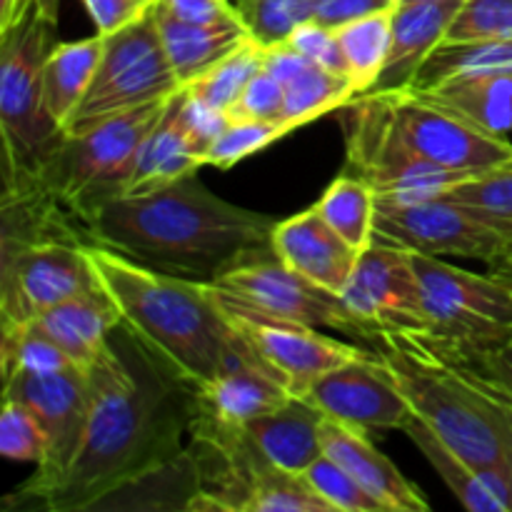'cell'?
<instances>
[{
    "label": "cell",
    "mask_w": 512,
    "mask_h": 512,
    "mask_svg": "<svg viewBox=\"0 0 512 512\" xmlns=\"http://www.w3.org/2000/svg\"><path fill=\"white\" fill-rule=\"evenodd\" d=\"M90 413L68 468L23 508L80 512L108 508L120 493L185 455L193 395L125 325L88 373Z\"/></svg>",
    "instance_id": "cell-1"
},
{
    "label": "cell",
    "mask_w": 512,
    "mask_h": 512,
    "mask_svg": "<svg viewBox=\"0 0 512 512\" xmlns=\"http://www.w3.org/2000/svg\"><path fill=\"white\" fill-rule=\"evenodd\" d=\"M278 220L218 198L190 173L143 195H120L95 213V243L133 263L213 285L238 265L275 255Z\"/></svg>",
    "instance_id": "cell-2"
},
{
    "label": "cell",
    "mask_w": 512,
    "mask_h": 512,
    "mask_svg": "<svg viewBox=\"0 0 512 512\" xmlns=\"http://www.w3.org/2000/svg\"><path fill=\"white\" fill-rule=\"evenodd\" d=\"M368 348L388 365L413 413L468 460L512 512V393L423 333L380 330Z\"/></svg>",
    "instance_id": "cell-3"
},
{
    "label": "cell",
    "mask_w": 512,
    "mask_h": 512,
    "mask_svg": "<svg viewBox=\"0 0 512 512\" xmlns=\"http://www.w3.org/2000/svg\"><path fill=\"white\" fill-rule=\"evenodd\" d=\"M88 258L125 328L188 388L213 383L238 365L273 373L208 285L155 273L100 243H88Z\"/></svg>",
    "instance_id": "cell-4"
},
{
    "label": "cell",
    "mask_w": 512,
    "mask_h": 512,
    "mask_svg": "<svg viewBox=\"0 0 512 512\" xmlns=\"http://www.w3.org/2000/svg\"><path fill=\"white\" fill-rule=\"evenodd\" d=\"M188 455L198 480L188 510L333 512L303 475L288 473L265 458L243 428L193 413Z\"/></svg>",
    "instance_id": "cell-5"
},
{
    "label": "cell",
    "mask_w": 512,
    "mask_h": 512,
    "mask_svg": "<svg viewBox=\"0 0 512 512\" xmlns=\"http://www.w3.org/2000/svg\"><path fill=\"white\" fill-rule=\"evenodd\" d=\"M55 25L28 0L20 18L0 33V138L3 185L38 178L40 165L65 138L43 100V65Z\"/></svg>",
    "instance_id": "cell-6"
},
{
    "label": "cell",
    "mask_w": 512,
    "mask_h": 512,
    "mask_svg": "<svg viewBox=\"0 0 512 512\" xmlns=\"http://www.w3.org/2000/svg\"><path fill=\"white\" fill-rule=\"evenodd\" d=\"M168 100H155L100 120L83 133L65 135L40 165L35 180L88 228L103 205L128 193L140 145L163 118Z\"/></svg>",
    "instance_id": "cell-7"
},
{
    "label": "cell",
    "mask_w": 512,
    "mask_h": 512,
    "mask_svg": "<svg viewBox=\"0 0 512 512\" xmlns=\"http://www.w3.org/2000/svg\"><path fill=\"white\" fill-rule=\"evenodd\" d=\"M418 280L425 333L453 353L478 358L512 338V285L488 275L455 268L443 258L410 253Z\"/></svg>",
    "instance_id": "cell-8"
},
{
    "label": "cell",
    "mask_w": 512,
    "mask_h": 512,
    "mask_svg": "<svg viewBox=\"0 0 512 512\" xmlns=\"http://www.w3.org/2000/svg\"><path fill=\"white\" fill-rule=\"evenodd\" d=\"M345 110V170L363 178L378 198L415 203L445 195L460 180L470 178L415 153L400 135L385 95H360Z\"/></svg>",
    "instance_id": "cell-9"
},
{
    "label": "cell",
    "mask_w": 512,
    "mask_h": 512,
    "mask_svg": "<svg viewBox=\"0 0 512 512\" xmlns=\"http://www.w3.org/2000/svg\"><path fill=\"white\" fill-rule=\"evenodd\" d=\"M178 90L180 83L170 68L150 5L133 23L103 35V55L93 83L63 133H83L100 120L170 98Z\"/></svg>",
    "instance_id": "cell-10"
},
{
    "label": "cell",
    "mask_w": 512,
    "mask_h": 512,
    "mask_svg": "<svg viewBox=\"0 0 512 512\" xmlns=\"http://www.w3.org/2000/svg\"><path fill=\"white\" fill-rule=\"evenodd\" d=\"M98 285L88 240L75 235H0V328L35 320Z\"/></svg>",
    "instance_id": "cell-11"
},
{
    "label": "cell",
    "mask_w": 512,
    "mask_h": 512,
    "mask_svg": "<svg viewBox=\"0 0 512 512\" xmlns=\"http://www.w3.org/2000/svg\"><path fill=\"white\" fill-rule=\"evenodd\" d=\"M90 378L78 368H65L58 373H13L3 378V398L18 400L38 418L40 428L48 435V458L35 468V473L15 488L5 500V508H23L35 493L48 488L70 465L83 440L85 423L90 413Z\"/></svg>",
    "instance_id": "cell-12"
},
{
    "label": "cell",
    "mask_w": 512,
    "mask_h": 512,
    "mask_svg": "<svg viewBox=\"0 0 512 512\" xmlns=\"http://www.w3.org/2000/svg\"><path fill=\"white\" fill-rule=\"evenodd\" d=\"M375 238L433 258L453 255V258L483 260L490 268L512 250L498 230L485 225L473 210L445 195L415 200V203L378 198Z\"/></svg>",
    "instance_id": "cell-13"
},
{
    "label": "cell",
    "mask_w": 512,
    "mask_h": 512,
    "mask_svg": "<svg viewBox=\"0 0 512 512\" xmlns=\"http://www.w3.org/2000/svg\"><path fill=\"white\" fill-rule=\"evenodd\" d=\"M213 285L258 313L313 328L338 330L360 338L365 345L373 340V330L348 308L338 293H330L295 273L278 255H265L238 265Z\"/></svg>",
    "instance_id": "cell-14"
},
{
    "label": "cell",
    "mask_w": 512,
    "mask_h": 512,
    "mask_svg": "<svg viewBox=\"0 0 512 512\" xmlns=\"http://www.w3.org/2000/svg\"><path fill=\"white\" fill-rule=\"evenodd\" d=\"M208 288L220 308L230 315L235 328L245 335L255 353L273 368V373L285 380L293 395H300L315 378L368 350L323 335L320 328H313V325L258 313V310L225 295L215 285H208Z\"/></svg>",
    "instance_id": "cell-15"
},
{
    "label": "cell",
    "mask_w": 512,
    "mask_h": 512,
    "mask_svg": "<svg viewBox=\"0 0 512 512\" xmlns=\"http://www.w3.org/2000/svg\"><path fill=\"white\" fill-rule=\"evenodd\" d=\"M385 98L410 148L440 168L475 175L512 158V143L505 135L488 133L445 105L410 90Z\"/></svg>",
    "instance_id": "cell-16"
},
{
    "label": "cell",
    "mask_w": 512,
    "mask_h": 512,
    "mask_svg": "<svg viewBox=\"0 0 512 512\" xmlns=\"http://www.w3.org/2000/svg\"><path fill=\"white\" fill-rule=\"evenodd\" d=\"M328 418L365 430H405L413 418L408 398L375 350L328 370L300 393Z\"/></svg>",
    "instance_id": "cell-17"
},
{
    "label": "cell",
    "mask_w": 512,
    "mask_h": 512,
    "mask_svg": "<svg viewBox=\"0 0 512 512\" xmlns=\"http://www.w3.org/2000/svg\"><path fill=\"white\" fill-rule=\"evenodd\" d=\"M340 298L373 330V338L380 330L425 333L413 258L410 250L400 245L375 238L368 248L360 250Z\"/></svg>",
    "instance_id": "cell-18"
},
{
    "label": "cell",
    "mask_w": 512,
    "mask_h": 512,
    "mask_svg": "<svg viewBox=\"0 0 512 512\" xmlns=\"http://www.w3.org/2000/svg\"><path fill=\"white\" fill-rule=\"evenodd\" d=\"M323 453L343 465L360 488L385 512H428L430 503L418 488L385 458L370 440L368 430L325 415L320 425Z\"/></svg>",
    "instance_id": "cell-19"
},
{
    "label": "cell",
    "mask_w": 512,
    "mask_h": 512,
    "mask_svg": "<svg viewBox=\"0 0 512 512\" xmlns=\"http://www.w3.org/2000/svg\"><path fill=\"white\" fill-rule=\"evenodd\" d=\"M273 250L295 273L338 295L348 285L360 255V250L330 228L318 205L288 220H278L273 230Z\"/></svg>",
    "instance_id": "cell-20"
},
{
    "label": "cell",
    "mask_w": 512,
    "mask_h": 512,
    "mask_svg": "<svg viewBox=\"0 0 512 512\" xmlns=\"http://www.w3.org/2000/svg\"><path fill=\"white\" fill-rule=\"evenodd\" d=\"M463 3L465 0H440V3L395 5L393 20H390L388 60H385L383 73L365 95L405 93L413 88L425 60L448 38L450 25Z\"/></svg>",
    "instance_id": "cell-21"
},
{
    "label": "cell",
    "mask_w": 512,
    "mask_h": 512,
    "mask_svg": "<svg viewBox=\"0 0 512 512\" xmlns=\"http://www.w3.org/2000/svg\"><path fill=\"white\" fill-rule=\"evenodd\" d=\"M33 323L68 355L75 368L90 373L110 335L123 325V315L98 280L93 288L45 310Z\"/></svg>",
    "instance_id": "cell-22"
},
{
    "label": "cell",
    "mask_w": 512,
    "mask_h": 512,
    "mask_svg": "<svg viewBox=\"0 0 512 512\" xmlns=\"http://www.w3.org/2000/svg\"><path fill=\"white\" fill-rule=\"evenodd\" d=\"M190 393L193 413L230 428H245L250 420L278 410L293 395L278 375L255 365H238L213 383L190 388Z\"/></svg>",
    "instance_id": "cell-23"
},
{
    "label": "cell",
    "mask_w": 512,
    "mask_h": 512,
    "mask_svg": "<svg viewBox=\"0 0 512 512\" xmlns=\"http://www.w3.org/2000/svg\"><path fill=\"white\" fill-rule=\"evenodd\" d=\"M325 413L300 395H290L278 410L245 425L255 448L288 473L300 475L323 455L320 425Z\"/></svg>",
    "instance_id": "cell-24"
},
{
    "label": "cell",
    "mask_w": 512,
    "mask_h": 512,
    "mask_svg": "<svg viewBox=\"0 0 512 512\" xmlns=\"http://www.w3.org/2000/svg\"><path fill=\"white\" fill-rule=\"evenodd\" d=\"M200 168L203 165L190 145L188 128L183 120V88H180L178 93L170 95L163 118L140 145L133 178H130L125 195L153 193L185 175L198 173Z\"/></svg>",
    "instance_id": "cell-25"
},
{
    "label": "cell",
    "mask_w": 512,
    "mask_h": 512,
    "mask_svg": "<svg viewBox=\"0 0 512 512\" xmlns=\"http://www.w3.org/2000/svg\"><path fill=\"white\" fill-rule=\"evenodd\" d=\"M155 23H158L160 40H163L165 55L170 60L180 88H188L193 80L208 73L218 60L233 53L243 40L250 38L245 23L230 25H195L175 18L168 10L153 3Z\"/></svg>",
    "instance_id": "cell-26"
},
{
    "label": "cell",
    "mask_w": 512,
    "mask_h": 512,
    "mask_svg": "<svg viewBox=\"0 0 512 512\" xmlns=\"http://www.w3.org/2000/svg\"><path fill=\"white\" fill-rule=\"evenodd\" d=\"M103 55V35L58 43L48 53L43 65V100L50 118L65 128L70 115L88 93Z\"/></svg>",
    "instance_id": "cell-27"
},
{
    "label": "cell",
    "mask_w": 512,
    "mask_h": 512,
    "mask_svg": "<svg viewBox=\"0 0 512 512\" xmlns=\"http://www.w3.org/2000/svg\"><path fill=\"white\" fill-rule=\"evenodd\" d=\"M512 70V38H480L460 43H440L413 83V93L443 88L458 80Z\"/></svg>",
    "instance_id": "cell-28"
},
{
    "label": "cell",
    "mask_w": 512,
    "mask_h": 512,
    "mask_svg": "<svg viewBox=\"0 0 512 512\" xmlns=\"http://www.w3.org/2000/svg\"><path fill=\"white\" fill-rule=\"evenodd\" d=\"M418 95L455 110L488 133L505 135V138L512 133V70L458 80Z\"/></svg>",
    "instance_id": "cell-29"
},
{
    "label": "cell",
    "mask_w": 512,
    "mask_h": 512,
    "mask_svg": "<svg viewBox=\"0 0 512 512\" xmlns=\"http://www.w3.org/2000/svg\"><path fill=\"white\" fill-rule=\"evenodd\" d=\"M415 445H418L420 453L428 458V463L433 465L435 473L443 478V483L448 485L450 493L460 500L468 510L473 512H505L503 503H500L498 495L493 493L488 483L483 480V475H478L473 470V465L468 460L460 458L455 450H450L418 415L408 420L403 430Z\"/></svg>",
    "instance_id": "cell-30"
},
{
    "label": "cell",
    "mask_w": 512,
    "mask_h": 512,
    "mask_svg": "<svg viewBox=\"0 0 512 512\" xmlns=\"http://www.w3.org/2000/svg\"><path fill=\"white\" fill-rule=\"evenodd\" d=\"M355 98L353 80L343 73L308 63L290 83H285V123L293 130L343 110Z\"/></svg>",
    "instance_id": "cell-31"
},
{
    "label": "cell",
    "mask_w": 512,
    "mask_h": 512,
    "mask_svg": "<svg viewBox=\"0 0 512 512\" xmlns=\"http://www.w3.org/2000/svg\"><path fill=\"white\" fill-rule=\"evenodd\" d=\"M375 203V190L345 170L328 185L318 200V210L335 233L343 235L355 250H365L375 240Z\"/></svg>",
    "instance_id": "cell-32"
},
{
    "label": "cell",
    "mask_w": 512,
    "mask_h": 512,
    "mask_svg": "<svg viewBox=\"0 0 512 512\" xmlns=\"http://www.w3.org/2000/svg\"><path fill=\"white\" fill-rule=\"evenodd\" d=\"M390 20H393V10L350 20L340 28H333L338 35L345 68L353 80L355 98L368 93L378 75L383 73L390 53Z\"/></svg>",
    "instance_id": "cell-33"
},
{
    "label": "cell",
    "mask_w": 512,
    "mask_h": 512,
    "mask_svg": "<svg viewBox=\"0 0 512 512\" xmlns=\"http://www.w3.org/2000/svg\"><path fill=\"white\" fill-rule=\"evenodd\" d=\"M445 198L473 210L512 245V158L460 180Z\"/></svg>",
    "instance_id": "cell-34"
},
{
    "label": "cell",
    "mask_w": 512,
    "mask_h": 512,
    "mask_svg": "<svg viewBox=\"0 0 512 512\" xmlns=\"http://www.w3.org/2000/svg\"><path fill=\"white\" fill-rule=\"evenodd\" d=\"M265 63V45L250 35L248 40L238 45L233 53L225 55L223 60L213 65L208 73L200 75L198 80L188 85V93L195 95L203 103L228 113L245 90V85L255 78V73L263 70Z\"/></svg>",
    "instance_id": "cell-35"
},
{
    "label": "cell",
    "mask_w": 512,
    "mask_h": 512,
    "mask_svg": "<svg viewBox=\"0 0 512 512\" xmlns=\"http://www.w3.org/2000/svg\"><path fill=\"white\" fill-rule=\"evenodd\" d=\"M75 368L68 355L33 323H18L0 328V373H58Z\"/></svg>",
    "instance_id": "cell-36"
},
{
    "label": "cell",
    "mask_w": 512,
    "mask_h": 512,
    "mask_svg": "<svg viewBox=\"0 0 512 512\" xmlns=\"http://www.w3.org/2000/svg\"><path fill=\"white\" fill-rule=\"evenodd\" d=\"M320 0H238V13L245 28L265 48L283 43L295 28L313 20Z\"/></svg>",
    "instance_id": "cell-37"
},
{
    "label": "cell",
    "mask_w": 512,
    "mask_h": 512,
    "mask_svg": "<svg viewBox=\"0 0 512 512\" xmlns=\"http://www.w3.org/2000/svg\"><path fill=\"white\" fill-rule=\"evenodd\" d=\"M295 133L288 123H270V120H230L223 133L213 140L208 153L203 155V165L230 170L240 160L260 153L275 140Z\"/></svg>",
    "instance_id": "cell-38"
},
{
    "label": "cell",
    "mask_w": 512,
    "mask_h": 512,
    "mask_svg": "<svg viewBox=\"0 0 512 512\" xmlns=\"http://www.w3.org/2000/svg\"><path fill=\"white\" fill-rule=\"evenodd\" d=\"M300 475L333 508V512H385L360 488L358 480L343 465H338L325 453Z\"/></svg>",
    "instance_id": "cell-39"
},
{
    "label": "cell",
    "mask_w": 512,
    "mask_h": 512,
    "mask_svg": "<svg viewBox=\"0 0 512 512\" xmlns=\"http://www.w3.org/2000/svg\"><path fill=\"white\" fill-rule=\"evenodd\" d=\"M0 453L15 463H33L35 468L48 458V435L40 428L38 418L18 400L3 398Z\"/></svg>",
    "instance_id": "cell-40"
},
{
    "label": "cell",
    "mask_w": 512,
    "mask_h": 512,
    "mask_svg": "<svg viewBox=\"0 0 512 512\" xmlns=\"http://www.w3.org/2000/svg\"><path fill=\"white\" fill-rule=\"evenodd\" d=\"M480 38H512V0H465L445 43Z\"/></svg>",
    "instance_id": "cell-41"
},
{
    "label": "cell",
    "mask_w": 512,
    "mask_h": 512,
    "mask_svg": "<svg viewBox=\"0 0 512 512\" xmlns=\"http://www.w3.org/2000/svg\"><path fill=\"white\" fill-rule=\"evenodd\" d=\"M230 120H270L285 123V85L268 70L255 73L240 98L228 110Z\"/></svg>",
    "instance_id": "cell-42"
},
{
    "label": "cell",
    "mask_w": 512,
    "mask_h": 512,
    "mask_svg": "<svg viewBox=\"0 0 512 512\" xmlns=\"http://www.w3.org/2000/svg\"><path fill=\"white\" fill-rule=\"evenodd\" d=\"M288 43L293 45L295 50H300V53H303L310 63H318V65H323V68L335 70V73L348 75L343 53H340L338 35H335V30L328 28V25L308 20V23H303L300 28L293 30V35L288 38Z\"/></svg>",
    "instance_id": "cell-43"
},
{
    "label": "cell",
    "mask_w": 512,
    "mask_h": 512,
    "mask_svg": "<svg viewBox=\"0 0 512 512\" xmlns=\"http://www.w3.org/2000/svg\"><path fill=\"white\" fill-rule=\"evenodd\" d=\"M183 120L185 128H188L190 145H193L195 155L200 158L203 165V155L208 153V148L213 145V140L218 138L225 130V125L230 123V115L225 110L213 108V105L203 103L195 95H190L183 88Z\"/></svg>",
    "instance_id": "cell-44"
},
{
    "label": "cell",
    "mask_w": 512,
    "mask_h": 512,
    "mask_svg": "<svg viewBox=\"0 0 512 512\" xmlns=\"http://www.w3.org/2000/svg\"><path fill=\"white\" fill-rule=\"evenodd\" d=\"M175 18L195 25H230L243 23L238 8L228 0H155Z\"/></svg>",
    "instance_id": "cell-45"
},
{
    "label": "cell",
    "mask_w": 512,
    "mask_h": 512,
    "mask_svg": "<svg viewBox=\"0 0 512 512\" xmlns=\"http://www.w3.org/2000/svg\"><path fill=\"white\" fill-rule=\"evenodd\" d=\"M398 5V0H320L315 8L313 20L323 23L328 28H340L350 20L368 18L375 13H388Z\"/></svg>",
    "instance_id": "cell-46"
},
{
    "label": "cell",
    "mask_w": 512,
    "mask_h": 512,
    "mask_svg": "<svg viewBox=\"0 0 512 512\" xmlns=\"http://www.w3.org/2000/svg\"><path fill=\"white\" fill-rule=\"evenodd\" d=\"M83 3L100 35H110L115 30L125 28L150 8L140 0H83Z\"/></svg>",
    "instance_id": "cell-47"
},
{
    "label": "cell",
    "mask_w": 512,
    "mask_h": 512,
    "mask_svg": "<svg viewBox=\"0 0 512 512\" xmlns=\"http://www.w3.org/2000/svg\"><path fill=\"white\" fill-rule=\"evenodd\" d=\"M470 360H473L478 368H483L490 378L498 380L508 393H512V338Z\"/></svg>",
    "instance_id": "cell-48"
},
{
    "label": "cell",
    "mask_w": 512,
    "mask_h": 512,
    "mask_svg": "<svg viewBox=\"0 0 512 512\" xmlns=\"http://www.w3.org/2000/svg\"><path fill=\"white\" fill-rule=\"evenodd\" d=\"M25 3L28 0H0V33H5L20 18Z\"/></svg>",
    "instance_id": "cell-49"
},
{
    "label": "cell",
    "mask_w": 512,
    "mask_h": 512,
    "mask_svg": "<svg viewBox=\"0 0 512 512\" xmlns=\"http://www.w3.org/2000/svg\"><path fill=\"white\" fill-rule=\"evenodd\" d=\"M35 5H38V10L43 13V18H48L53 25H58L60 0H35Z\"/></svg>",
    "instance_id": "cell-50"
},
{
    "label": "cell",
    "mask_w": 512,
    "mask_h": 512,
    "mask_svg": "<svg viewBox=\"0 0 512 512\" xmlns=\"http://www.w3.org/2000/svg\"><path fill=\"white\" fill-rule=\"evenodd\" d=\"M490 270H493L495 275H500V278L512 280V263H498V265H493Z\"/></svg>",
    "instance_id": "cell-51"
},
{
    "label": "cell",
    "mask_w": 512,
    "mask_h": 512,
    "mask_svg": "<svg viewBox=\"0 0 512 512\" xmlns=\"http://www.w3.org/2000/svg\"><path fill=\"white\" fill-rule=\"evenodd\" d=\"M398 3H440V0H398Z\"/></svg>",
    "instance_id": "cell-52"
},
{
    "label": "cell",
    "mask_w": 512,
    "mask_h": 512,
    "mask_svg": "<svg viewBox=\"0 0 512 512\" xmlns=\"http://www.w3.org/2000/svg\"><path fill=\"white\" fill-rule=\"evenodd\" d=\"M500 263H512V250H510V253H508V255H505V258H503V260H500ZM495 265H498V263H495Z\"/></svg>",
    "instance_id": "cell-53"
},
{
    "label": "cell",
    "mask_w": 512,
    "mask_h": 512,
    "mask_svg": "<svg viewBox=\"0 0 512 512\" xmlns=\"http://www.w3.org/2000/svg\"><path fill=\"white\" fill-rule=\"evenodd\" d=\"M140 3H145V5H153L155 0H140Z\"/></svg>",
    "instance_id": "cell-54"
},
{
    "label": "cell",
    "mask_w": 512,
    "mask_h": 512,
    "mask_svg": "<svg viewBox=\"0 0 512 512\" xmlns=\"http://www.w3.org/2000/svg\"><path fill=\"white\" fill-rule=\"evenodd\" d=\"M508 283H510V285H512V280H508Z\"/></svg>",
    "instance_id": "cell-55"
}]
</instances>
